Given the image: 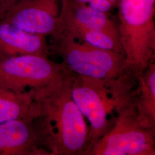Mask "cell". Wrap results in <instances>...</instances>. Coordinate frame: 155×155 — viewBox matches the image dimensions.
Masks as SVG:
<instances>
[{
	"mask_svg": "<svg viewBox=\"0 0 155 155\" xmlns=\"http://www.w3.org/2000/svg\"><path fill=\"white\" fill-rule=\"evenodd\" d=\"M41 114L33 89L18 93L0 86V123L15 119L35 120Z\"/></svg>",
	"mask_w": 155,
	"mask_h": 155,
	"instance_id": "8fae6325",
	"label": "cell"
},
{
	"mask_svg": "<svg viewBox=\"0 0 155 155\" xmlns=\"http://www.w3.org/2000/svg\"><path fill=\"white\" fill-rule=\"evenodd\" d=\"M109 1H110L114 5H115L116 4L117 2H118V0H109Z\"/></svg>",
	"mask_w": 155,
	"mask_h": 155,
	"instance_id": "2e32d148",
	"label": "cell"
},
{
	"mask_svg": "<svg viewBox=\"0 0 155 155\" xmlns=\"http://www.w3.org/2000/svg\"><path fill=\"white\" fill-rule=\"evenodd\" d=\"M77 2L80 3V4H88L90 0H74Z\"/></svg>",
	"mask_w": 155,
	"mask_h": 155,
	"instance_id": "9a60e30c",
	"label": "cell"
},
{
	"mask_svg": "<svg viewBox=\"0 0 155 155\" xmlns=\"http://www.w3.org/2000/svg\"><path fill=\"white\" fill-rule=\"evenodd\" d=\"M61 0H18L0 18L25 31L52 36L59 31Z\"/></svg>",
	"mask_w": 155,
	"mask_h": 155,
	"instance_id": "52a82bcc",
	"label": "cell"
},
{
	"mask_svg": "<svg viewBox=\"0 0 155 155\" xmlns=\"http://www.w3.org/2000/svg\"><path fill=\"white\" fill-rule=\"evenodd\" d=\"M49 49L61 58L64 66L78 75L117 80L129 74L124 54L78 41L63 31L51 36Z\"/></svg>",
	"mask_w": 155,
	"mask_h": 155,
	"instance_id": "277c9868",
	"label": "cell"
},
{
	"mask_svg": "<svg viewBox=\"0 0 155 155\" xmlns=\"http://www.w3.org/2000/svg\"><path fill=\"white\" fill-rule=\"evenodd\" d=\"M43 147L45 140L38 119L0 123V155H50Z\"/></svg>",
	"mask_w": 155,
	"mask_h": 155,
	"instance_id": "ba28073f",
	"label": "cell"
},
{
	"mask_svg": "<svg viewBox=\"0 0 155 155\" xmlns=\"http://www.w3.org/2000/svg\"><path fill=\"white\" fill-rule=\"evenodd\" d=\"M68 70L47 56L29 54L0 58V86L16 93L39 89L59 79Z\"/></svg>",
	"mask_w": 155,
	"mask_h": 155,
	"instance_id": "8992f818",
	"label": "cell"
},
{
	"mask_svg": "<svg viewBox=\"0 0 155 155\" xmlns=\"http://www.w3.org/2000/svg\"><path fill=\"white\" fill-rule=\"evenodd\" d=\"M45 36L25 31L0 19V58L36 54L47 56Z\"/></svg>",
	"mask_w": 155,
	"mask_h": 155,
	"instance_id": "30bf717a",
	"label": "cell"
},
{
	"mask_svg": "<svg viewBox=\"0 0 155 155\" xmlns=\"http://www.w3.org/2000/svg\"><path fill=\"white\" fill-rule=\"evenodd\" d=\"M114 125L85 155H155V124L139 112L130 85L117 95Z\"/></svg>",
	"mask_w": 155,
	"mask_h": 155,
	"instance_id": "7a4b0ae2",
	"label": "cell"
},
{
	"mask_svg": "<svg viewBox=\"0 0 155 155\" xmlns=\"http://www.w3.org/2000/svg\"><path fill=\"white\" fill-rule=\"evenodd\" d=\"M88 4L94 10L105 13L110 11L114 6L109 0H90Z\"/></svg>",
	"mask_w": 155,
	"mask_h": 155,
	"instance_id": "4fadbf2b",
	"label": "cell"
},
{
	"mask_svg": "<svg viewBox=\"0 0 155 155\" xmlns=\"http://www.w3.org/2000/svg\"><path fill=\"white\" fill-rule=\"evenodd\" d=\"M72 72L33 89L41 116L38 118L50 155H85L89 149V128L71 93Z\"/></svg>",
	"mask_w": 155,
	"mask_h": 155,
	"instance_id": "6da1fadb",
	"label": "cell"
},
{
	"mask_svg": "<svg viewBox=\"0 0 155 155\" xmlns=\"http://www.w3.org/2000/svg\"><path fill=\"white\" fill-rule=\"evenodd\" d=\"M83 31H101L120 36L118 28L105 13L74 0H61L58 32H65L74 37Z\"/></svg>",
	"mask_w": 155,
	"mask_h": 155,
	"instance_id": "9c48e42d",
	"label": "cell"
},
{
	"mask_svg": "<svg viewBox=\"0 0 155 155\" xmlns=\"http://www.w3.org/2000/svg\"><path fill=\"white\" fill-rule=\"evenodd\" d=\"M118 28L127 71L138 78L154 62L155 0H118Z\"/></svg>",
	"mask_w": 155,
	"mask_h": 155,
	"instance_id": "3957f363",
	"label": "cell"
},
{
	"mask_svg": "<svg viewBox=\"0 0 155 155\" xmlns=\"http://www.w3.org/2000/svg\"><path fill=\"white\" fill-rule=\"evenodd\" d=\"M18 0H0V18Z\"/></svg>",
	"mask_w": 155,
	"mask_h": 155,
	"instance_id": "5bb4252c",
	"label": "cell"
},
{
	"mask_svg": "<svg viewBox=\"0 0 155 155\" xmlns=\"http://www.w3.org/2000/svg\"><path fill=\"white\" fill-rule=\"evenodd\" d=\"M125 81L103 80L78 75L72 72V99L90 125L89 148L110 129L107 116L115 110L117 95Z\"/></svg>",
	"mask_w": 155,
	"mask_h": 155,
	"instance_id": "5b68a950",
	"label": "cell"
},
{
	"mask_svg": "<svg viewBox=\"0 0 155 155\" xmlns=\"http://www.w3.org/2000/svg\"><path fill=\"white\" fill-rule=\"evenodd\" d=\"M139 87L136 92L140 113L155 123V64H150L137 79Z\"/></svg>",
	"mask_w": 155,
	"mask_h": 155,
	"instance_id": "7c38bea8",
	"label": "cell"
}]
</instances>
